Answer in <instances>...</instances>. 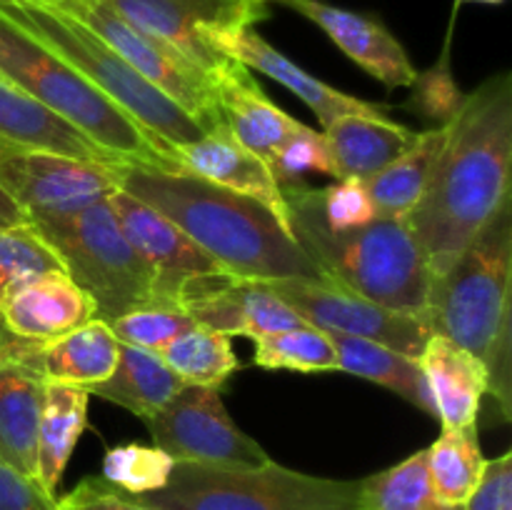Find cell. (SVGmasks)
<instances>
[{
    "mask_svg": "<svg viewBox=\"0 0 512 510\" xmlns=\"http://www.w3.org/2000/svg\"><path fill=\"white\" fill-rule=\"evenodd\" d=\"M43 388L35 370L0 350V460L33 480Z\"/></svg>",
    "mask_w": 512,
    "mask_h": 510,
    "instance_id": "obj_25",
    "label": "cell"
},
{
    "mask_svg": "<svg viewBox=\"0 0 512 510\" xmlns=\"http://www.w3.org/2000/svg\"><path fill=\"white\" fill-rule=\"evenodd\" d=\"M255 365L268 370H298V373H325L338 370V358L325 330L303 323L298 328L280 330L255 340Z\"/></svg>",
    "mask_w": 512,
    "mask_h": 510,
    "instance_id": "obj_33",
    "label": "cell"
},
{
    "mask_svg": "<svg viewBox=\"0 0 512 510\" xmlns=\"http://www.w3.org/2000/svg\"><path fill=\"white\" fill-rule=\"evenodd\" d=\"M0 78L73 125L115 163L183 168L168 145L145 133L75 65L0 10Z\"/></svg>",
    "mask_w": 512,
    "mask_h": 510,
    "instance_id": "obj_5",
    "label": "cell"
},
{
    "mask_svg": "<svg viewBox=\"0 0 512 510\" xmlns=\"http://www.w3.org/2000/svg\"><path fill=\"white\" fill-rule=\"evenodd\" d=\"M163 363L183 380V385L220 388L240 368L228 335L193 325L160 350Z\"/></svg>",
    "mask_w": 512,
    "mask_h": 510,
    "instance_id": "obj_31",
    "label": "cell"
},
{
    "mask_svg": "<svg viewBox=\"0 0 512 510\" xmlns=\"http://www.w3.org/2000/svg\"><path fill=\"white\" fill-rule=\"evenodd\" d=\"M30 223L25 210L5 193V188L0 185V228H13V225H25Z\"/></svg>",
    "mask_w": 512,
    "mask_h": 510,
    "instance_id": "obj_43",
    "label": "cell"
},
{
    "mask_svg": "<svg viewBox=\"0 0 512 510\" xmlns=\"http://www.w3.org/2000/svg\"><path fill=\"white\" fill-rule=\"evenodd\" d=\"M30 225L90 295L95 318L113 323L138 305L163 303L155 273L125 238L108 198L60 218H33Z\"/></svg>",
    "mask_w": 512,
    "mask_h": 510,
    "instance_id": "obj_8",
    "label": "cell"
},
{
    "mask_svg": "<svg viewBox=\"0 0 512 510\" xmlns=\"http://www.w3.org/2000/svg\"><path fill=\"white\" fill-rule=\"evenodd\" d=\"M333 160V178L370 180L415 143L418 133L385 113H348L323 128Z\"/></svg>",
    "mask_w": 512,
    "mask_h": 510,
    "instance_id": "obj_22",
    "label": "cell"
},
{
    "mask_svg": "<svg viewBox=\"0 0 512 510\" xmlns=\"http://www.w3.org/2000/svg\"><path fill=\"white\" fill-rule=\"evenodd\" d=\"M88 25L93 33H98L113 50H118L148 83L163 95H168L173 103H178L200 128L208 133L215 125H223L215 98L213 80L195 68L185 55L170 48L168 43L158 40L155 35L143 33L133 23L115 13L105 0L98 3L80 5V8L63 10Z\"/></svg>",
    "mask_w": 512,
    "mask_h": 510,
    "instance_id": "obj_11",
    "label": "cell"
},
{
    "mask_svg": "<svg viewBox=\"0 0 512 510\" xmlns=\"http://www.w3.org/2000/svg\"><path fill=\"white\" fill-rule=\"evenodd\" d=\"M315 208L330 230L358 228L378 218L365 180H338L330 188H313Z\"/></svg>",
    "mask_w": 512,
    "mask_h": 510,
    "instance_id": "obj_38",
    "label": "cell"
},
{
    "mask_svg": "<svg viewBox=\"0 0 512 510\" xmlns=\"http://www.w3.org/2000/svg\"><path fill=\"white\" fill-rule=\"evenodd\" d=\"M55 270H63V263L33 225L0 228V303L15 288Z\"/></svg>",
    "mask_w": 512,
    "mask_h": 510,
    "instance_id": "obj_34",
    "label": "cell"
},
{
    "mask_svg": "<svg viewBox=\"0 0 512 510\" xmlns=\"http://www.w3.org/2000/svg\"><path fill=\"white\" fill-rule=\"evenodd\" d=\"M0 148L48 150V153L93 160V163H115L80 130L25 95L23 90L5 83L3 78H0Z\"/></svg>",
    "mask_w": 512,
    "mask_h": 510,
    "instance_id": "obj_24",
    "label": "cell"
},
{
    "mask_svg": "<svg viewBox=\"0 0 512 510\" xmlns=\"http://www.w3.org/2000/svg\"><path fill=\"white\" fill-rule=\"evenodd\" d=\"M0 335H3V333H0Z\"/></svg>",
    "mask_w": 512,
    "mask_h": 510,
    "instance_id": "obj_46",
    "label": "cell"
},
{
    "mask_svg": "<svg viewBox=\"0 0 512 510\" xmlns=\"http://www.w3.org/2000/svg\"><path fill=\"white\" fill-rule=\"evenodd\" d=\"M512 198L430 283L423 323L483 360L488 393L512 413Z\"/></svg>",
    "mask_w": 512,
    "mask_h": 510,
    "instance_id": "obj_3",
    "label": "cell"
},
{
    "mask_svg": "<svg viewBox=\"0 0 512 510\" xmlns=\"http://www.w3.org/2000/svg\"><path fill=\"white\" fill-rule=\"evenodd\" d=\"M33 3L48 5V8H55V10H73V8H80V5L98 3V0H33Z\"/></svg>",
    "mask_w": 512,
    "mask_h": 510,
    "instance_id": "obj_44",
    "label": "cell"
},
{
    "mask_svg": "<svg viewBox=\"0 0 512 510\" xmlns=\"http://www.w3.org/2000/svg\"><path fill=\"white\" fill-rule=\"evenodd\" d=\"M215 48L223 55H228V58L243 63L248 70H258V73L268 75V78L278 80L280 85L293 90V93L318 115L323 128L333 123L335 118H340V115H378L388 110L383 108V105L365 103V100L353 98V95L343 93V90L330 88L328 83H323V80H318L315 75H310L308 70L295 65L288 55L275 50L255 28H243L238 30V33L223 35V38L215 40Z\"/></svg>",
    "mask_w": 512,
    "mask_h": 510,
    "instance_id": "obj_20",
    "label": "cell"
},
{
    "mask_svg": "<svg viewBox=\"0 0 512 510\" xmlns=\"http://www.w3.org/2000/svg\"><path fill=\"white\" fill-rule=\"evenodd\" d=\"M110 168L120 190L178 225L233 278L255 283L328 280L290 230L258 200L220 188L185 168L140 163H113Z\"/></svg>",
    "mask_w": 512,
    "mask_h": 510,
    "instance_id": "obj_2",
    "label": "cell"
},
{
    "mask_svg": "<svg viewBox=\"0 0 512 510\" xmlns=\"http://www.w3.org/2000/svg\"><path fill=\"white\" fill-rule=\"evenodd\" d=\"M143 33L155 35L203 70L210 80L233 58L215 48V40L255 28L270 15L268 0H105Z\"/></svg>",
    "mask_w": 512,
    "mask_h": 510,
    "instance_id": "obj_9",
    "label": "cell"
},
{
    "mask_svg": "<svg viewBox=\"0 0 512 510\" xmlns=\"http://www.w3.org/2000/svg\"><path fill=\"white\" fill-rule=\"evenodd\" d=\"M0 350L35 370L45 383L90 390L113 375L118 365L120 340L105 320L93 318L50 343H25L3 333Z\"/></svg>",
    "mask_w": 512,
    "mask_h": 510,
    "instance_id": "obj_17",
    "label": "cell"
},
{
    "mask_svg": "<svg viewBox=\"0 0 512 510\" xmlns=\"http://www.w3.org/2000/svg\"><path fill=\"white\" fill-rule=\"evenodd\" d=\"M0 10L63 55L105 98L173 153L180 145L195 143L205 135L178 103L160 93L118 50L70 13L33 0H0Z\"/></svg>",
    "mask_w": 512,
    "mask_h": 510,
    "instance_id": "obj_6",
    "label": "cell"
},
{
    "mask_svg": "<svg viewBox=\"0 0 512 510\" xmlns=\"http://www.w3.org/2000/svg\"><path fill=\"white\" fill-rule=\"evenodd\" d=\"M213 88L225 128L240 145H245L265 163L270 160L273 150L298 128L300 120L278 108L263 93L253 73L238 60H233L223 73L215 75Z\"/></svg>",
    "mask_w": 512,
    "mask_h": 510,
    "instance_id": "obj_21",
    "label": "cell"
},
{
    "mask_svg": "<svg viewBox=\"0 0 512 510\" xmlns=\"http://www.w3.org/2000/svg\"><path fill=\"white\" fill-rule=\"evenodd\" d=\"M0 510H58V500L0 460Z\"/></svg>",
    "mask_w": 512,
    "mask_h": 510,
    "instance_id": "obj_42",
    "label": "cell"
},
{
    "mask_svg": "<svg viewBox=\"0 0 512 510\" xmlns=\"http://www.w3.org/2000/svg\"><path fill=\"white\" fill-rule=\"evenodd\" d=\"M328 338L335 348L338 370L373 380V383L398 393L408 403L418 405L425 413L435 415L433 395H430L428 383H425L420 360L408 358V355L398 353V350L388 348V345L355 338V335L328 333Z\"/></svg>",
    "mask_w": 512,
    "mask_h": 510,
    "instance_id": "obj_28",
    "label": "cell"
},
{
    "mask_svg": "<svg viewBox=\"0 0 512 510\" xmlns=\"http://www.w3.org/2000/svg\"><path fill=\"white\" fill-rule=\"evenodd\" d=\"M175 158L190 173L263 203L288 228V203L268 163L240 145L225 125H215L195 143L175 148Z\"/></svg>",
    "mask_w": 512,
    "mask_h": 510,
    "instance_id": "obj_19",
    "label": "cell"
},
{
    "mask_svg": "<svg viewBox=\"0 0 512 510\" xmlns=\"http://www.w3.org/2000/svg\"><path fill=\"white\" fill-rule=\"evenodd\" d=\"M180 388H183V380L163 363L158 353L120 343L118 365H115L113 375L105 378L103 383L93 385L88 393L110 400L150 423Z\"/></svg>",
    "mask_w": 512,
    "mask_h": 510,
    "instance_id": "obj_27",
    "label": "cell"
},
{
    "mask_svg": "<svg viewBox=\"0 0 512 510\" xmlns=\"http://www.w3.org/2000/svg\"><path fill=\"white\" fill-rule=\"evenodd\" d=\"M463 3H485V5H500L505 3V0H455V10L460 8Z\"/></svg>",
    "mask_w": 512,
    "mask_h": 510,
    "instance_id": "obj_45",
    "label": "cell"
},
{
    "mask_svg": "<svg viewBox=\"0 0 512 510\" xmlns=\"http://www.w3.org/2000/svg\"><path fill=\"white\" fill-rule=\"evenodd\" d=\"M58 510H153L140 505L128 493L118 490L100 475L83 478L65 498L58 500Z\"/></svg>",
    "mask_w": 512,
    "mask_h": 510,
    "instance_id": "obj_40",
    "label": "cell"
},
{
    "mask_svg": "<svg viewBox=\"0 0 512 510\" xmlns=\"http://www.w3.org/2000/svg\"><path fill=\"white\" fill-rule=\"evenodd\" d=\"M0 185L28 220L70 215L118 190L110 165L25 148H0Z\"/></svg>",
    "mask_w": 512,
    "mask_h": 510,
    "instance_id": "obj_13",
    "label": "cell"
},
{
    "mask_svg": "<svg viewBox=\"0 0 512 510\" xmlns=\"http://www.w3.org/2000/svg\"><path fill=\"white\" fill-rule=\"evenodd\" d=\"M155 445L175 463L260 468L270 455L225 410L218 388L183 385L148 423Z\"/></svg>",
    "mask_w": 512,
    "mask_h": 510,
    "instance_id": "obj_10",
    "label": "cell"
},
{
    "mask_svg": "<svg viewBox=\"0 0 512 510\" xmlns=\"http://www.w3.org/2000/svg\"><path fill=\"white\" fill-rule=\"evenodd\" d=\"M420 368L443 428L478 423L480 403L483 395H488V370L483 360L443 335H430L420 355Z\"/></svg>",
    "mask_w": 512,
    "mask_h": 510,
    "instance_id": "obj_23",
    "label": "cell"
},
{
    "mask_svg": "<svg viewBox=\"0 0 512 510\" xmlns=\"http://www.w3.org/2000/svg\"><path fill=\"white\" fill-rule=\"evenodd\" d=\"M413 85H418L415 105L423 110L425 118H440L448 123L465 98L448 68V45H445L440 63L435 68L425 70L423 75L418 73V80Z\"/></svg>",
    "mask_w": 512,
    "mask_h": 510,
    "instance_id": "obj_39",
    "label": "cell"
},
{
    "mask_svg": "<svg viewBox=\"0 0 512 510\" xmlns=\"http://www.w3.org/2000/svg\"><path fill=\"white\" fill-rule=\"evenodd\" d=\"M88 403V390L45 383L35 445V483L53 498L88 423Z\"/></svg>",
    "mask_w": 512,
    "mask_h": 510,
    "instance_id": "obj_26",
    "label": "cell"
},
{
    "mask_svg": "<svg viewBox=\"0 0 512 510\" xmlns=\"http://www.w3.org/2000/svg\"><path fill=\"white\" fill-rule=\"evenodd\" d=\"M93 318L95 303L65 270L20 285L0 303V333L25 343H50Z\"/></svg>",
    "mask_w": 512,
    "mask_h": 510,
    "instance_id": "obj_18",
    "label": "cell"
},
{
    "mask_svg": "<svg viewBox=\"0 0 512 510\" xmlns=\"http://www.w3.org/2000/svg\"><path fill=\"white\" fill-rule=\"evenodd\" d=\"M363 505L365 510H465V505H443L435 500L425 450L363 478Z\"/></svg>",
    "mask_w": 512,
    "mask_h": 510,
    "instance_id": "obj_32",
    "label": "cell"
},
{
    "mask_svg": "<svg viewBox=\"0 0 512 510\" xmlns=\"http://www.w3.org/2000/svg\"><path fill=\"white\" fill-rule=\"evenodd\" d=\"M430 488L438 503L465 505L478 488L485 470L478 423L443 428L440 438L425 450Z\"/></svg>",
    "mask_w": 512,
    "mask_h": 510,
    "instance_id": "obj_30",
    "label": "cell"
},
{
    "mask_svg": "<svg viewBox=\"0 0 512 510\" xmlns=\"http://www.w3.org/2000/svg\"><path fill=\"white\" fill-rule=\"evenodd\" d=\"M130 498L153 510H365L363 480L320 478L273 460L260 468L175 463L165 488Z\"/></svg>",
    "mask_w": 512,
    "mask_h": 510,
    "instance_id": "obj_7",
    "label": "cell"
},
{
    "mask_svg": "<svg viewBox=\"0 0 512 510\" xmlns=\"http://www.w3.org/2000/svg\"><path fill=\"white\" fill-rule=\"evenodd\" d=\"M510 165L512 75L500 73L465 95L448 120V135L428 188L405 215L433 280L512 198Z\"/></svg>",
    "mask_w": 512,
    "mask_h": 510,
    "instance_id": "obj_1",
    "label": "cell"
},
{
    "mask_svg": "<svg viewBox=\"0 0 512 510\" xmlns=\"http://www.w3.org/2000/svg\"><path fill=\"white\" fill-rule=\"evenodd\" d=\"M313 20L353 63L388 88H413L418 70L400 40L368 13H355L325 0H268Z\"/></svg>",
    "mask_w": 512,
    "mask_h": 510,
    "instance_id": "obj_16",
    "label": "cell"
},
{
    "mask_svg": "<svg viewBox=\"0 0 512 510\" xmlns=\"http://www.w3.org/2000/svg\"><path fill=\"white\" fill-rule=\"evenodd\" d=\"M268 168L280 188L303 185L305 175L310 173H323L333 178V160H330L323 133L303 123H298V128L273 150Z\"/></svg>",
    "mask_w": 512,
    "mask_h": 510,
    "instance_id": "obj_37",
    "label": "cell"
},
{
    "mask_svg": "<svg viewBox=\"0 0 512 510\" xmlns=\"http://www.w3.org/2000/svg\"><path fill=\"white\" fill-rule=\"evenodd\" d=\"M180 308L195 325L218 330L223 335L263 338L280 330L298 328L305 320L280 300L268 283L238 278L200 280L180 298Z\"/></svg>",
    "mask_w": 512,
    "mask_h": 510,
    "instance_id": "obj_15",
    "label": "cell"
},
{
    "mask_svg": "<svg viewBox=\"0 0 512 510\" xmlns=\"http://www.w3.org/2000/svg\"><path fill=\"white\" fill-rule=\"evenodd\" d=\"M268 288L313 328L373 340L415 360L433 335L418 315L383 308L333 280H275Z\"/></svg>",
    "mask_w": 512,
    "mask_h": 510,
    "instance_id": "obj_12",
    "label": "cell"
},
{
    "mask_svg": "<svg viewBox=\"0 0 512 510\" xmlns=\"http://www.w3.org/2000/svg\"><path fill=\"white\" fill-rule=\"evenodd\" d=\"M115 338L120 343L135 345V348L153 350L160 353L165 345L188 328H193V320L183 313V308L175 303H145L128 310L125 315L108 323Z\"/></svg>",
    "mask_w": 512,
    "mask_h": 510,
    "instance_id": "obj_36",
    "label": "cell"
},
{
    "mask_svg": "<svg viewBox=\"0 0 512 510\" xmlns=\"http://www.w3.org/2000/svg\"><path fill=\"white\" fill-rule=\"evenodd\" d=\"M465 510H512V453L485 460L483 478Z\"/></svg>",
    "mask_w": 512,
    "mask_h": 510,
    "instance_id": "obj_41",
    "label": "cell"
},
{
    "mask_svg": "<svg viewBox=\"0 0 512 510\" xmlns=\"http://www.w3.org/2000/svg\"><path fill=\"white\" fill-rule=\"evenodd\" d=\"M448 123L418 133L415 143L375 178L365 180L380 218H405L423 198L433 175L435 160L443 150Z\"/></svg>",
    "mask_w": 512,
    "mask_h": 510,
    "instance_id": "obj_29",
    "label": "cell"
},
{
    "mask_svg": "<svg viewBox=\"0 0 512 510\" xmlns=\"http://www.w3.org/2000/svg\"><path fill=\"white\" fill-rule=\"evenodd\" d=\"M288 230L323 275L383 308L423 318L433 275L405 218H375L358 228L330 230L308 185L283 188Z\"/></svg>",
    "mask_w": 512,
    "mask_h": 510,
    "instance_id": "obj_4",
    "label": "cell"
},
{
    "mask_svg": "<svg viewBox=\"0 0 512 510\" xmlns=\"http://www.w3.org/2000/svg\"><path fill=\"white\" fill-rule=\"evenodd\" d=\"M173 465L175 460L158 445L125 443L105 450L100 478L128 495H145L165 488Z\"/></svg>",
    "mask_w": 512,
    "mask_h": 510,
    "instance_id": "obj_35",
    "label": "cell"
},
{
    "mask_svg": "<svg viewBox=\"0 0 512 510\" xmlns=\"http://www.w3.org/2000/svg\"><path fill=\"white\" fill-rule=\"evenodd\" d=\"M125 238L133 243L140 258L150 265L158 280V298L163 303L180 305L185 290L200 280L233 278L218 260L210 258L200 245H195L178 225L165 215L133 198L125 190H115L108 198Z\"/></svg>",
    "mask_w": 512,
    "mask_h": 510,
    "instance_id": "obj_14",
    "label": "cell"
}]
</instances>
